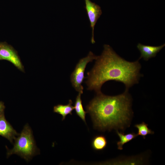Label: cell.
Here are the masks:
<instances>
[{"label": "cell", "mask_w": 165, "mask_h": 165, "mask_svg": "<svg viewBox=\"0 0 165 165\" xmlns=\"http://www.w3.org/2000/svg\"><path fill=\"white\" fill-rule=\"evenodd\" d=\"M93 68L87 72L85 82L87 89L101 92L103 85L109 80L123 83L125 90L137 84L142 75L138 60L129 62L118 55L109 45L104 46L101 55L98 56Z\"/></svg>", "instance_id": "6da1fadb"}, {"label": "cell", "mask_w": 165, "mask_h": 165, "mask_svg": "<svg viewBox=\"0 0 165 165\" xmlns=\"http://www.w3.org/2000/svg\"><path fill=\"white\" fill-rule=\"evenodd\" d=\"M131 98L128 90L115 96L97 93L86 106L95 127L100 130L123 129L128 125L131 113Z\"/></svg>", "instance_id": "7a4b0ae2"}, {"label": "cell", "mask_w": 165, "mask_h": 165, "mask_svg": "<svg viewBox=\"0 0 165 165\" xmlns=\"http://www.w3.org/2000/svg\"><path fill=\"white\" fill-rule=\"evenodd\" d=\"M15 140L13 148L7 149V157L15 154L28 161L38 153L32 130L28 124L24 127L21 133Z\"/></svg>", "instance_id": "3957f363"}, {"label": "cell", "mask_w": 165, "mask_h": 165, "mask_svg": "<svg viewBox=\"0 0 165 165\" xmlns=\"http://www.w3.org/2000/svg\"><path fill=\"white\" fill-rule=\"evenodd\" d=\"M97 56L90 51L86 57L79 61L71 75L70 79L72 86L76 91L81 94L83 93L82 83L85 78L84 75L86 67L89 62L96 60Z\"/></svg>", "instance_id": "277c9868"}, {"label": "cell", "mask_w": 165, "mask_h": 165, "mask_svg": "<svg viewBox=\"0 0 165 165\" xmlns=\"http://www.w3.org/2000/svg\"><path fill=\"white\" fill-rule=\"evenodd\" d=\"M3 60L10 62L20 70L24 71V66L16 51L5 42L0 43V60Z\"/></svg>", "instance_id": "5b68a950"}, {"label": "cell", "mask_w": 165, "mask_h": 165, "mask_svg": "<svg viewBox=\"0 0 165 165\" xmlns=\"http://www.w3.org/2000/svg\"><path fill=\"white\" fill-rule=\"evenodd\" d=\"M85 9L92 29L91 41L92 44L95 43L94 36V27L96 22L102 13L101 7L98 5L92 2L90 0H84Z\"/></svg>", "instance_id": "8992f818"}, {"label": "cell", "mask_w": 165, "mask_h": 165, "mask_svg": "<svg viewBox=\"0 0 165 165\" xmlns=\"http://www.w3.org/2000/svg\"><path fill=\"white\" fill-rule=\"evenodd\" d=\"M19 134L13 129L5 118L4 114L0 116V135L12 143L16 136Z\"/></svg>", "instance_id": "52a82bcc"}, {"label": "cell", "mask_w": 165, "mask_h": 165, "mask_svg": "<svg viewBox=\"0 0 165 165\" xmlns=\"http://www.w3.org/2000/svg\"><path fill=\"white\" fill-rule=\"evenodd\" d=\"M165 46V44L160 46H152L139 43L137 47L141 53L139 59L143 58L145 61H148L150 58L155 57Z\"/></svg>", "instance_id": "ba28073f"}, {"label": "cell", "mask_w": 165, "mask_h": 165, "mask_svg": "<svg viewBox=\"0 0 165 165\" xmlns=\"http://www.w3.org/2000/svg\"><path fill=\"white\" fill-rule=\"evenodd\" d=\"M72 104V101L69 100V103L67 105L59 104L53 107V112L61 115L62 117V120H63L67 115L72 114V111L74 109Z\"/></svg>", "instance_id": "9c48e42d"}, {"label": "cell", "mask_w": 165, "mask_h": 165, "mask_svg": "<svg viewBox=\"0 0 165 165\" xmlns=\"http://www.w3.org/2000/svg\"><path fill=\"white\" fill-rule=\"evenodd\" d=\"M107 144V141L105 137L102 135H99L94 138L92 142V146L94 150L101 151L106 148Z\"/></svg>", "instance_id": "30bf717a"}, {"label": "cell", "mask_w": 165, "mask_h": 165, "mask_svg": "<svg viewBox=\"0 0 165 165\" xmlns=\"http://www.w3.org/2000/svg\"><path fill=\"white\" fill-rule=\"evenodd\" d=\"M116 133L120 139L117 143L118 148L120 150L123 149V146L124 144L130 141L138 136L137 134L134 133L124 134L118 130L116 131Z\"/></svg>", "instance_id": "8fae6325"}, {"label": "cell", "mask_w": 165, "mask_h": 165, "mask_svg": "<svg viewBox=\"0 0 165 165\" xmlns=\"http://www.w3.org/2000/svg\"><path fill=\"white\" fill-rule=\"evenodd\" d=\"M81 94L79 93L77 96L74 108L77 115L86 123L85 117L87 113L84 110L83 107L81 99Z\"/></svg>", "instance_id": "7c38bea8"}, {"label": "cell", "mask_w": 165, "mask_h": 165, "mask_svg": "<svg viewBox=\"0 0 165 165\" xmlns=\"http://www.w3.org/2000/svg\"><path fill=\"white\" fill-rule=\"evenodd\" d=\"M148 126V125L144 122L135 125V127L138 130L137 135L141 136L144 138H145L147 135L153 134L154 133V132L149 129Z\"/></svg>", "instance_id": "4fadbf2b"}, {"label": "cell", "mask_w": 165, "mask_h": 165, "mask_svg": "<svg viewBox=\"0 0 165 165\" xmlns=\"http://www.w3.org/2000/svg\"><path fill=\"white\" fill-rule=\"evenodd\" d=\"M5 108L4 102L0 101V116L4 114V111Z\"/></svg>", "instance_id": "5bb4252c"}]
</instances>
